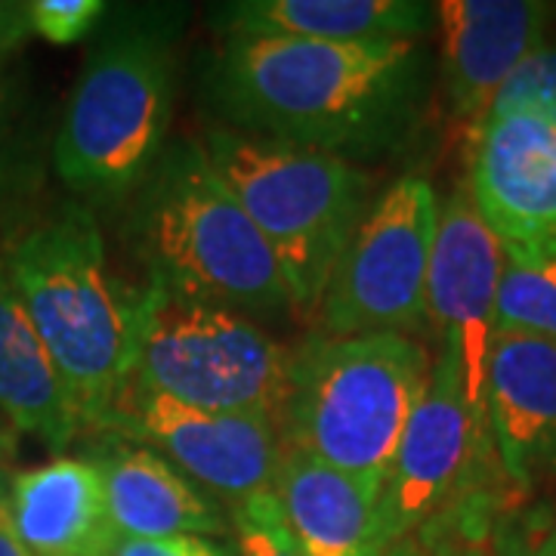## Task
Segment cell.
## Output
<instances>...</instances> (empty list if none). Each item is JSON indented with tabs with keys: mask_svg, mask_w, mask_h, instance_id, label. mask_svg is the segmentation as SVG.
<instances>
[{
	"mask_svg": "<svg viewBox=\"0 0 556 556\" xmlns=\"http://www.w3.org/2000/svg\"><path fill=\"white\" fill-rule=\"evenodd\" d=\"M0 556H35L25 547L10 514V479L0 482Z\"/></svg>",
	"mask_w": 556,
	"mask_h": 556,
	"instance_id": "28",
	"label": "cell"
},
{
	"mask_svg": "<svg viewBox=\"0 0 556 556\" xmlns=\"http://www.w3.org/2000/svg\"><path fill=\"white\" fill-rule=\"evenodd\" d=\"M25 13L31 35L53 47H72L97 31L109 7L102 0H28Z\"/></svg>",
	"mask_w": 556,
	"mask_h": 556,
	"instance_id": "23",
	"label": "cell"
},
{
	"mask_svg": "<svg viewBox=\"0 0 556 556\" xmlns=\"http://www.w3.org/2000/svg\"><path fill=\"white\" fill-rule=\"evenodd\" d=\"M430 365V353L408 334L309 340L294 350L285 445L380 489Z\"/></svg>",
	"mask_w": 556,
	"mask_h": 556,
	"instance_id": "6",
	"label": "cell"
},
{
	"mask_svg": "<svg viewBox=\"0 0 556 556\" xmlns=\"http://www.w3.org/2000/svg\"><path fill=\"white\" fill-rule=\"evenodd\" d=\"M437 556H477L473 551H467V547H457V544H445L442 551H437Z\"/></svg>",
	"mask_w": 556,
	"mask_h": 556,
	"instance_id": "31",
	"label": "cell"
},
{
	"mask_svg": "<svg viewBox=\"0 0 556 556\" xmlns=\"http://www.w3.org/2000/svg\"><path fill=\"white\" fill-rule=\"evenodd\" d=\"M294 350L251 316L149 281L139 291L137 356L127 390L192 408L269 417L281 427ZM124 390V393H127Z\"/></svg>",
	"mask_w": 556,
	"mask_h": 556,
	"instance_id": "7",
	"label": "cell"
},
{
	"mask_svg": "<svg viewBox=\"0 0 556 556\" xmlns=\"http://www.w3.org/2000/svg\"><path fill=\"white\" fill-rule=\"evenodd\" d=\"M211 167L273 248L298 309H316L368 211L371 179L346 155L214 127L199 139Z\"/></svg>",
	"mask_w": 556,
	"mask_h": 556,
	"instance_id": "5",
	"label": "cell"
},
{
	"mask_svg": "<svg viewBox=\"0 0 556 556\" xmlns=\"http://www.w3.org/2000/svg\"><path fill=\"white\" fill-rule=\"evenodd\" d=\"M417 65V40L226 38L204 87L229 130L343 155L393 134Z\"/></svg>",
	"mask_w": 556,
	"mask_h": 556,
	"instance_id": "1",
	"label": "cell"
},
{
	"mask_svg": "<svg viewBox=\"0 0 556 556\" xmlns=\"http://www.w3.org/2000/svg\"><path fill=\"white\" fill-rule=\"evenodd\" d=\"M439 229L430 179L405 174L358 219L318 300L321 338L415 334L427 325V278Z\"/></svg>",
	"mask_w": 556,
	"mask_h": 556,
	"instance_id": "8",
	"label": "cell"
},
{
	"mask_svg": "<svg viewBox=\"0 0 556 556\" xmlns=\"http://www.w3.org/2000/svg\"><path fill=\"white\" fill-rule=\"evenodd\" d=\"M90 460L100 470L109 517L121 538H207L229 529L217 504L149 445L105 442Z\"/></svg>",
	"mask_w": 556,
	"mask_h": 556,
	"instance_id": "17",
	"label": "cell"
},
{
	"mask_svg": "<svg viewBox=\"0 0 556 556\" xmlns=\"http://www.w3.org/2000/svg\"><path fill=\"white\" fill-rule=\"evenodd\" d=\"M170 10H130L102 28L53 139L60 182L84 201L130 199L167 149L177 93Z\"/></svg>",
	"mask_w": 556,
	"mask_h": 556,
	"instance_id": "3",
	"label": "cell"
},
{
	"mask_svg": "<svg viewBox=\"0 0 556 556\" xmlns=\"http://www.w3.org/2000/svg\"><path fill=\"white\" fill-rule=\"evenodd\" d=\"M0 412L62 457L84 430L75 396L0 263Z\"/></svg>",
	"mask_w": 556,
	"mask_h": 556,
	"instance_id": "19",
	"label": "cell"
},
{
	"mask_svg": "<svg viewBox=\"0 0 556 556\" xmlns=\"http://www.w3.org/2000/svg\"><path fill=\"white\" fill-rule=\"evenodd\" d=\"M239 556H303L285 526L273 492L251 497L232 510Z\"/></svg>",
	"mask_w": 556,
	"mask_h": 556,
	"instance_id": "22",
	"label": "cell"
},
{
	"mask_svg": "<svg viewBox=\"0 0 556 556\" xmlns=\"http://www.w3.org/2000/svg\"><path fill=\"white\" fill-rule=\"evenodd\" d=\"M497 331L556 343V241L526 251L504 248Z\"/></svg>",
	"mask_w": 556,
	"mask_h": 556,
	"instance_id": "20",
	"label": "cell"
},
{
	"mask_svg": "<svg viewBox=\"0 0 556 556\" xmlns=\"http://www.w3.org/2000/svg\"><path fill=\"white\" fill-rule=\"evenodd\" d=\"M470 199L504 248L556 241V130L532 112H489L470 134Z\"/></svg>",
	"mask_w": 556,
	"mask_h": 556,
	"instance_id": "12",
	"label": "cell"
},
{
	"mask_svg": "<svg viewBox=\"0 0 556 556\" xmlns=\"http://www.w3.org/2000/svg\"><path fill=\"white\" fill-rule=\"evenodd\" d=\"M10 514L35 556H115L121 535L109 517L90 457H53L10 477Z\"/></svg>",
	"mask_w": 556,
	"mask_h": 556,
	"instance_id": "15",
	"label": "cell"
},
{
	"mask_svg": "<svg viewBox=\"0 0 556 556\" xmlns=\"http://www.w3.org/2000/svg\"><path fill=\"white\" fill-rule=\"evenodd\" d=\"M130 239L149 281L241 316L294 306L273 248L226 189L199 139L161 152L134 192Z\"/></svg>",
	"mask_w": 556,
	"mask_h": 556,
	"instance_id": "4",
	"label": "cell"
},
{
	"mask_svg": "<svg viewBox=\"0 0 556 556\" xmlns=\"http://www.w3.org/2000/svg\"><path fill=\"white\" fill-rule=\"evenodd\" d=\"M495 556H556V510L541 504L507 522L497 535Z\"/></svg>",
	"mask_w": 556,
	"mask_h": 556,
	"instance_id": "24",
	"label": "cell"
},
{
	"mask_svg": "<svg viewBox=\"0 0 556 556\" xmlns=\"http://www.w3.org/2000/svg\"><path fill=\"white\" fill-rule=\"evenodd\" d=\"M437 20L448 112L470 137L510 75L544 47L551 7L535 0H442Z\"/></svg>",
	"mask_w": 556,
	"mask_h": 556,
	"instance_id": "13",
	"label": "cell"
},
{
	"mask_svg": "<svg viewBox=\"0 0 556 556\" xmlns=\"http://www.w3.org/2000/svg\"><path fill=\"white\" fill-rule=\"evenodd\" d=\"M273 495L303 556L378 554V485L281 445Z\"/></svg>",
	"mask_w": 556,
	"mask_h": 556,
	"instance_id": "16",
	"label": "cell"
},
{
	"mask_svg": "<svg viewBox=\"0 0 556 556\" xmlns=\"http://www.w3.org/2000/svg\"><path fill=\"white\" fill-rule=\"evenodd\" d=\"M482 437L485 424L464 399L457 365L437 350L424 396L417 399L380 485L378 551L412 538L417 526L448 504Z\"/></svg>",
	"mask_w": 556,
	"mask_h": 556,
	"instance_id": "11",
	"label": "cell"
},
{
	"mask_svg": "<svg viewBox=\"0 0 556 556\" xmlns=\"http://www.w3.org/2000/svg\"><path fill=\"white\" fill-rule=\"evenodd\" d=\"M214 13L223 38L378 43L417 40L437 16V7L412 0H239Z\"/></svg>",
	"mask_w": 556,
	"mask_h": 556,
	"instance_id": "18",
	"label": "cell"
},
{
	"mask_svg": "<svg viewBox=\"0 0 556 556\" xmlns=\"http://www.w3.org/2000/svg\"><path fill=\"white\" fill-rule=\"evenodd\" d=\"M31 38L28 13L20 0H0V62L13 60L25 40Z\"/></svg>",
	"mask_w": 556,
	"mask_h": 556,
	"instance_id": "26",
	"label": "cell"
},
{
	"mask_svg": "<svg viewBox=\"0 0 556 556\" xmlns=\"http://www.w3.org/2000/svg\"><path fill=\"white\" fill-rule=\"evenodd\" d=\"M504 273V244L479 217L467 186L439 204V229L427 278V325L439 338V353L452 356L464 399L485 424L489 353L497 334V288ZM489 433V430H485Z\"/></svg>",
	"mask_w": 556,
	"mask_h": 556,
	"instance_id": "10",
	"label": "cell"
},
{
	"mask_svg": "<svg viewBox=\"0 0 556 556\" xmlns=\"http://www.w3.org/2000/svg\"><path fill=\"white\" fill-rule=\"evenodd\" d=\"M10 285L68 383L80 424L102 430L137 356L139 291L115 278L87 204H62L3 260Z\"/></svg>",
	"mask_w": 556,
	"mask_h": 556,
	"instance_id": "2",
	"label": "cell"
},
{
	"mask_svg": "<svg viewBox=\"0 0 556 556\" xmlns=\"http://www.w3.org/2000/svg\"><path fill=\"white\" fill-rule=\"evenodd\" d=\"M7 457H10V442H7V437L0 433V482H7V479H10V473H7Z\"/></svg>",
	"mask_w": 556,
	"mask_h": 556,
	"instance_id": "30",
	"label": "cell"
},
{
	"mask_svg": "<svg viewBox=\"0 0 556 556\" xmlns=\"http://www.w3.org/2000/svg\"><path fill=\"white\" fill-rule=\"evenodd\" d=\"M375 556H427L420 551V544H417L415 538H405V541H396V544H390V547H383Z\"/></svg>",
	"mask_w": 556,
	"mask_h": 556,
	"instance_id": "29",
	"label": "cell"
},
{
	"mask_svg": "<svg viewBox=\"0 0 556 556\" xmlns=\"http://www.w3.org/2000/svg\"><path fill=\"white\" fill-rule=\"evenodd\" d=\"M10 62H0V170L10 161L13 149V124H16V102H20V84L10 72Z\"/></svg>",
	"mask_w": 556,
	"mask_h": 556,
	"instance_id": "27",
	"label": "cell"
},
{
	"mask_svg": "<svg viewBox=\"0 0 556 556\" xmlns=\"http://www.w3.org/2000/svg\"><path fill=\"white\" fill-rule=\"evenodd\" d=\"M115 556H229L211 538L179 535L159 538V541H139V538H121Z\"/></svg>",
	"mask_w": 556,
	"mask_h": 556,
	"instance_id": "25",
	"label": "cell"
},
{
	"mask_svg": "<svg viewBox=\"0 0 556 556\" xmlns=\"http://www.w3.org/2000/svg\"><path fill=\"white\" fill-rule=\"evenodd\" d=\"M485 430L517 489L532 492L556 479V343L497 331L485 378Z\"/></svg>",
	"mask_w": 556,
	"mask_h": 556,
	"instance_id": "14",
	"label": "cell"
},
{
	"mask_svg": "<svg viewBox=\"0 0 556 556\" xmlns=\"http://www.w3.org/2000/svg\"><path fill=\"white\" fill-rule=\"evenodd\" d=\"M102 430L155 448L179 473L226 501L232 510L273 492L285 445L278 437L281 427L269 417L204 412L139 390H127L118 399Z\"/></svg>",
	"mask_w": 556,
	"mask_h": 556,
	"instance_id": "9",
	"label": "cell"
},
{
	"mask_svg": "<svg viewBox=\"0 0 556 556\" xmlns=\"http://www.w3.org/2000/svg\"><path fill=\"white\" fill-rule=\"evenodd\" d=\"M489 112H532L556 130V47L544 43L501 87Z\"/></svg>",
	"mask_w": 556,
	"mask_h": 556,
	"instance_id": "21",
	"label": "cell"
}]
</instances>
